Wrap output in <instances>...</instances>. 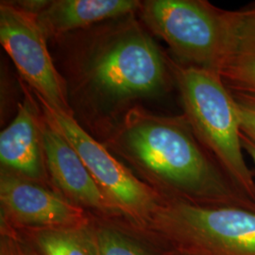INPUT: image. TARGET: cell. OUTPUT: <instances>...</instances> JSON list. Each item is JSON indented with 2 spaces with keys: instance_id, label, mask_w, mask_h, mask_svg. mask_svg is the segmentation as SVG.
I'll list each match as a JSON object with an SVG mask.
<instances>
[{
  "instance_id": "cell-1",
  "label": "cell",
  "mask_w": 255,
  "mask_h": 255,
  "mask_svg": "<svg viewBox=\"0 0 255 255\" xmlns=\"http://www.w3.org/2000/svg\"><path fill=\"white\" fill-rule=\"evenodd\" d=\"M113 148L172 199L203 205L255 208L206 153L184 117L130 109L111 140Z\"/></svg>"
},
{
  "instance_id": "cell-2",
  "label": "cell",
  "mask_w": 255,
  "mask_h": 255,
  "mask_svg": "<svg viewBox=\"0 0 255 255\" xmlns=\"http://www.w3.org/2000/svg\"><path fill=\"white\" fill-rule=\"evenodd\" d=\"M184 119L229 180L255 204V175L247 164L232 92L217 72L172 63Z\"/></svg>"
},
{
  "instance_id": "cell-3",
  "label": "cell",
  "mask_w": 255,
  "mask_h": 255,
  "mask_svg": "<svg viewBox=\"0 0 255 255\" xmlns=\"http://www.w3.org/2000/svg\"><path fill=\"white\" fill-rule=\"evenodd\" d=\"M149 225L185 255H255V209L164 201Z\"/></svg>"
},
{
  "instance_id": "cell-4",
  "label": "cell",
  "mask_w": 255,
  "mask_h": 255,
  "mask_svg": "<svg viewBox=\"0 0 255 255\" xmlns=\"http://www.w3.org/2000/svg\"><path fill=\"white\" fill-rule=\"evenodd\" d=\"M141 11L182 64L219 74L227 41L225 9L203 0H148Z\"/></svg>"
},
{
  "instance_id": "cell-5",
  "label": "cell",
  "mask_w": 255,
  "mask_h": 255,
  "mask_svg": "<svg viewBox=\"0 0 255 255\" xmlns=\"http://www.w3.org/2000/svg\"><path fill=\"white\" fill-rule=\"evenodd\" d=\"M166 64L152 39L135 25L106 37L92 52L87 73L110 98L133 99L162 91Z\"/></svg>"
},
{
  "instance_id": "cell-6",
  "label": "cell",
  "mask_w": 255,
  "mask_h": 255,
  "mask_svg": "<svg viewBox=\"0 0 255 255\" xmlns=\"http://www.w3.org/2000/svg\"><path fill=\"white\" fill-rule=\"evenodd\" d=\"M43 115L71 144L112 205L137 224L149 225L164 202L159 192L140 181L97 140L90 136L72 115L50 107L39 99Z\"/></svg>"
},
{
  "instance_id": "cell-7",
  "label": "cell",
  "mask_w": 255,
  "mask_h": 255,
  "mask_svg": "<svg viewBox=\"0 0 255 255\" xmlns=\"http://www.w3.org/2000/svg\"><path fill=\"white\" fill-rule=\"evenodd\" d=\"M0 41L19 73L35 90L37 98L54 109L72 115L64 80L55 68L36 15L2 2Z\"/></svg>"
},
{
  "instance_id": "cell-8",
  "label": "cell",
  "mask_w": 255,
  "mask_h": 255,
  "mask_svg": "<svg viewBox=\"0 0 255 255\" xmlns=\"http://www.w3.org/2000/svg\"><path fill=\"white\" fill-rule=\"evenodd\" d=\"M1 226L47 230L88 224L84 210L42 184L8 170L0 178Z\"/></svg>"
},
{
  "instance_id": "cell-9",
  "label": "cell",
  "mask_w": 255,
  "mask_h": 255,
  "mask_svg": "<svg viewBox=\"0 0 255 255\" xmlns=\"http://www.w3.org/2000/svg\"><path fill=\"white\" fill-rule=\"evenodd\" d=\"M46 170L65 199L102 214L118 213L66 138L43 116L41 121Z\"/></svg>"
},
{
  "instance_id": "cell-10",
  "label": "cell",
  "mask_w": 255,
  "mask_h": 255,
  "mask_svg": "<svg viewBox=\"0 0 255 255\" xmlns=\"http://www.w3.org/2000/svg\"><path fill=\"white\" fill-rule=\"evenodd\" d=\"M16 117L0 134V161L5 169L32 182H45L46 165L38 111L29 94Z\"/></svg>"
},
{
  "instance_id": "cell-11",
  "label": "cell",
  "mask_w": 255,
  "mask_h": 255,
  "mask_svg": "<svg viewBox=\"0 0 255 255\" xmlns=\"http://www.w3.org/2000/svg\"><path fill=\"white\" fill-rule=\"evenodd\" d=\"M227 41L219 74L231 91L255 95V6L226 10Z\"/></svg>"
},
{
  "instance_id": "cell-12",
  "label": "cell",
  "mask_w": 255,
  "mask_h": 255,
  "mask_svg": "<svg viewBox=\"0 0 255 255\" xmlns=\"http://www.w3.org/2000/svg\"><path fill=\"white\" fill-rule=\"evenodd\" d=\"M138 7L141 3L134 0H56L36 17L47 38L105 19L119 18Z\"/></svg>"
},
{
  "instance_id": "cell-13",
  "label": "cell",
  "mask_w": 255,
  "mask_h": 255,
  "mask_svg": "<svg viewBox=\"0 0 255 255\" xmlns=\"http://www.w3.org/2000/svg\"><path fill=\"white\" fill-rule=\"evenodd\" d=\"M28 232L39 255H99L95 232L89 224Z\"/></svg>"
},
{
  "instance_id": "cell-14",
  "label": "cell",
  "mask_w": 255,
  "mask_h": 255,
  "mask_svg": "<svg viewBox=\"0 0 255 255\" xmlns=\"http://www.w3.org/2000/svg\"><path fill=\"white\" fill-rule=\"evenodd\" d=\"M95 232L99 255H150L134 238L107 226Z\"/></svg>"
},
{
  "instance_id": "cell-15",
  "label": "cell",
  "mask_w": 255,
  "mask_h": 255,
  "mask_svg": "<svg viewBox=\"0 0 255 255\" xmlns=\"http://www.w3.org/2000/svg\"><path fill=\"white\" fill-rule=\"evenodd\" d=\"M231 92L235 101L241 131L255 143V95Z\"/></svg>"
},
{
  "instance_id": "cell-16",
  "label": "cell",
  "mask_w": 255,
  "mask_h": 255,
  "mask_svg": "<svg viewBox=\"0 0 255 255\" xmlns=\"http://www.w3.org/2000/svg\"><path fill=\"white\" fill-rule=\"evenodd\" d=\"M1 232L0 255H32L14 236L11 229L1 226Z\"/></svg>"
},
{
  "instance_id": "cell-17",
  "label": "cell",
  "mask_w": 255,
  "mask_h": 255,
  "mask_svg": "<svg viewBox=\"0 0 255 255\" xmlns=\"http://www.w3.org/2000/svg\"><path fill=\"white\" fill-rule=\"evenodd\" d=\"M14 7L27 11L28 13L38 15L43 10L47 8L50 1H44V0H25V1H12L9 2Z\"/></svg>"
},
{
  "instance_id": "cell-18",
  "label": "cell",
  "mask_w": 255,
  "mask_h": 255,
  "mask_svg": "<svg viewBox=\"0 0 255 255\" xmlns=\"http://www.w3.org/2000/svg\"><path fill=\"white\" fill-rule=\"evenodd\" d=\"M241 140H242V146L244 148V151H246L247 153L250 156V158L252 159V161L254 162L255 165V143L254 141H252L250 138L243 134L241 135Z\"/></svg>"
}]
</instances>
